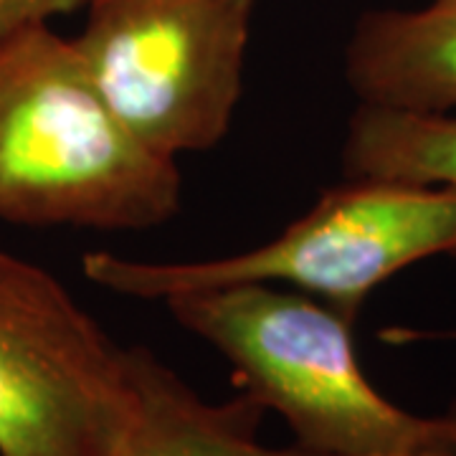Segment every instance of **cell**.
Segmentation results:
<instances>
[{"label":"cell","instance_id":"10","mask_svg":"<svg viewBox=\"0 0 456 456\" xmlns=\"http://www.w3.org/2000/svg\"><path fill=\"white\" fill-rule=\"evenodd\" d=\"M441 416H444V421L449 424V428H452V434H454V441H456V398L449 403V408H446Z\"/></svg>","mask_w":456,"mask_h":456},{"label":"cell","instance_id":"3","mask_svg":"<svg viewBox=\"0 0 456 456\" xmlns=\"http://www.w3.org/2000/svg\"><path fill=\"white\" fill-rule=\"evenodd\" d=\"M456 259V188L350 178L277 239L206 261H142L94 251L84 277L107 292L167 299L233 284H272L355 320L368 294L416 261Z\"/></svg>","mask_w":456,"mask_h":456},{"label":"cell","instance_id":"1","mask_svg":"<svg viewBox=\"0 0 456 456\" xmlns=\"http://www.w3.org/2000/svg\"><path fill=\"white\" fill-rule=\"evenodd\" d=\"M178 208V163L117 119L71 38L33 26L0 46V221L119 233Z\"/></svg>","mask_w":456,"mask_h":456},{"label":"cell","instance_id":"6","mask_svg":"<svg viewBox=\"0 0 456 456\" xmlns=\"http://www.w3.org/2000/svg\"><path fill=\"white\" fill-rule=\"evenodd\" d=\"M345 77L360 104L456 112V0L362 13L345 49Z\"/></svg>","mask_w":456,"mask_h":456},{"label":"cell","instance_id":"2","mask_svg":"<svg viewBox=\"0 0 456 456\" xmlns=\"http://www.w3.org/2000/svg\"><path fill=\"white\" fill-rule=\"evenodd\" d=\"M188 332L231 362L239 386L289 424L312 456H456L444 416L391 403L362 370L355 320L307 294L233 284L165 299Z\"/></svg>","mask_w":456,"mask_h":456},{"label":"cell","instance_id":"4","mask_svg":"<svg viewBox=\"0 0 456 456\" xmlns=\"http://www.w3.org/2000/svg\"><path fill=\"white\" fill-rule=\"evenodd\" d=\"M122 347L38 264L0 251V456H114L142 411Z\"/></svg>","mask_w":456,"mask_h":456},{"label":"cell","instance_id":"7","mask_svg":"<svg viewBox=\"0 0 456 456\" xmlns=\"http://www.w3.org/2000/svg\"><path fill=\"white\" fill-rule=\"evenodd\" d=\"M264 408L246 393L208 403L150 350L142 365V411L114 456H312L299 446L259 441Z\"/></svg>","mask_w":456,"mask_h":456},{"label":"cell","instance_id":"8","mask_svg":"<svg viewBox=\"0 0 456 456\" xmlns=\"http://www.w3.org/2000/svg\"><path fill=\"white\" fill-rule=\"evenodd\" d=\"M342 167L347 178L456 188V112L358 104L345 134Z\"/></svg>","mask_w":456,"mask_h":456},{"label":"cell","instance_id":"5","mask_svg":"<svg viewBox=\"0 0 456 456\" xmlns=\"http://www.w3.org/2000/svg\"><path fill=\"white\" fill-rule=\"evenodd\" d=\"M74 46L97 92L152 152L178 163L231 130L254 0H86Z\"/></svg>","mask_w":456,"mask_h":456},{"label":"cell","instance_id":"9","mask_svg":"<svg viewBox=\"0 0 456 456\" xmlns=\"http://www.w3.org/2000/svg\"><path fill=\"white\" fill-rule=\"evenodd\" d=\"M86 0H0V46L26 28L49 26L51 18L74 13Z\"/></svg>","mask_w":456,"mask_h":456}]
</instances>
